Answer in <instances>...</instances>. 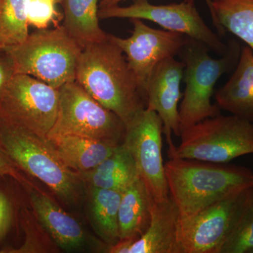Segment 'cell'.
Listing matches in <instances>:
<instances>
[{
  "label": "cell",
  "instance_id": "6da1fadb",
  "mask_svg": "<svg viewBox=\"0 0 253 253\" xmlns=\"http://www.w3.org/2000/svg\"><path fill=\"white\" fill-rule=\"evenodd\" d=\"M76 81L125 126L146 109V98L122 50L108 37L82 51Z\"/></svg>",
  "mask_w": 253,
  "mask_h": 253
},
{
  "label": "cell",
  "instance_id": "7a4b0ae2",
  "mask_svg": "<svg viewBox=\"0 0 253 253\" xmlns=\"http://www.w3.org/2000/svg\"><path fill=\"white\" fill-rule=\"evenodd\" d=\"M168 157L165 172L169 195L180 217L193 215L231 193L253 186V170L245 166Z\"/></svg>",
  "mask_w": 253,
  "mask_h": 253
},
{
  "label": "cell",
  "instance_id": "3957f363",
  "mask_svg": "<svg viewBox=\"0 0 253 253\" xmlns=\"http://www.w3.org/2000/svg\"><path fill=\"white\" fill-rule=\"evenodd\" d=\"M0 151L11 163L44 183L65 204L81 198L79 172L60 159L47 137H42L0 118Z\"/></svg>",
  "mask_w": 253,
  "mask_h": 253
},
{
  "label": "cell",
  "instance_id": "277c9868",
  "mask_svg": "<svg viewBox=\"0 0 253 253\" xmlns=\"http://www.w3.org/2000/svg\"><path fill=\"white\" fill-rule=\"evenodd\" d=\"M226 53L219 59L209 54L211 49L201 42L189 38L178 56L184 63L186 87L179 107L180 132L207 118L221 114V109L211 101L214 88L224 73L236 68L241 46L229 40Z\"/></svg>",
  "mask_w": 253,
  "mask_h": 253
},
{
  "label": "cell",
  "instance_id": "5b68a950",
  "mask_svg": "<svg viewBox=\"0 0 253 253\" xmlns=\"http://www.w3.org/2000/svg\"><path fill=\"white\" fill-rule=\"evenodd\" d=\"M4 50L12 60L16 74L31 76L59 89L76 81L83 48L61 25L54 29L39 30L23 42Z\"/></svg>",
  "mask_w": 253,
  "mask_h": 253
},
{
  "label": "cell",
  "instance_id": "8992f818",
  "mask_svg": "<svg viewBox=\"0 0 253 253\" xmlns=\"http://www.w3.org/2000/svg\"><path fill=\"white\" fill-rule=\"evenodd\" d=\"M180 143L168 142V156L205 162L229 163L253 154V122L219 114L181 131Z\"/></svg>",
  "mask_w": 253,
  "mask_h": 253
},
{
  "label": "cell",
  "instance_id": "52a82bcc",
  "mask_svg": "<svg viewBox=\"0 0 253 253\" xmlns=\"http://www.w3.org/2000/svg\"><path fill=\"white\" fill-rule=\"evenodd\" d=\"M57 117L49 134H74L121 144L126 126L116 113L106 109L76 81L59 89Z\"/></svg>",
  "mask_w": 253,
  "mask_h": 253
},
{
  "label": "cell",
  "instance_id": "ba28073f",
  "mask_svg": "<svg viewBox=\"0 0 253 253\" xmlns=\"http://www.w3.org/2000/svg\"><path fill=\"white\" fill-rule=\"evenodd\" d=\"M59 102V89L16 73L0 96V118L46 137L56 122Z\"/></svg>",
  "mask_w": 253,
  "mask_h": 253
},
{
  "label": "cell",
  "instance_id": "9c48e42d",
  "mask_svg": "<svg viewBox=\"0 0 253 253\" xmlns=\"http://www.w3.org/2000/svg\"><path fill=\"white\" fill-rule=\"evenodd\" d=\"M100 19L128 18L152 21L168 31L180 33L204 43L211 51L222 56L227 50L221 37L214 33L205 21L195 6L194 0L164 5L151 4L149 0H134L127 6H112L99 9Z\"/></svg>",
  "mask_w": 253,
  "mask_h": 253
},
{
  "label": "cell",
  "instance_id": "30bf717a",
  "mask_svg": "<svg viewBox=\"0 0 253 253\" xmlns=\"http://www.w3.org/2000/svg\"><path fill=\"white\" fill-rule=\"evenodd\" d=\"M249 189L231 193L193 215L179 216V253H221Z\"/></svg>",
  "mask_w": 253,
  "mask_h": 253
},
{
  "label": "cell",
  "instance_id": "8fae6325",
  "mask_svg": "<svg viewBox=\"0 0 253 253\" xmlns=\"http://www.w3.org/2000/svg\"><path fill=\"white\" fill-rule=\"evenodd\" d=\"M163 124L156 111L144 109L126 126L123 144L130 151L138 173L151 198L169 196L162 156Z\"/></svg>",
  "mask_w": 253,
  "mask_h": 253
},
{
  "label": "cell",
  "instance_id": "7c38bea8",
  "mask_svg": "<svg viewBox=\"0 0 253 253\" xmlns=\"http://www.w3.org/2000/svg\"><path fill=\"white\" fill-rule=\"evenodd\" d=\"M129 21L133 25L129 38H118L110 34L109 38L126 54V61L146 98L154 68L163 60L178 56L189 37L175 32L155 29L141 19Z\"/></svg>",
  "mask_w": 253,
  "mask_h": 253
},
{
  "label": "cell",
  "instance_id": "4fadbf2b",
  "mask_svg": "<svg viewBox=\"0 0 253 253\" xmlns=\"http://www.w3.org/2000/svg\"><path fill=\"white\" fill-rule=\"evenodd\" d=\"M184 63L174 57L158 63L150 78L146 93V109L156 111L163 124V134L167 142L172 141V134L180 136L179 103L183 94L181 82Z\"/></svg>",
  "mask_w": 253,
  "mask_h": 253
},
{
  "label": "cell",
  "instance_id": "5bb4252c",
  "mask_svg": "<svg viewBox=\"0 0 253 253\" xmlns=\"http://www.w3.org/2000/svg\"><path fill=\"white\" fill-rule=\"evenodd\" d=\"M179 210L170 196L152 199L151 219L146 231L128 247L127 253H179L176 232Z\"/></svg>",
  "mask_w": 253,
  "mask_h": 253
},
{
  "label": "cell",
  "instance_id": "9a60e30c",
  "mask_svg": "<svg viewBox=\"0 0 253 253\" xmlns=\"http://www.w3.org/2000/svg\"><path fill=\"white\" fill-rule=\"evenodd\" d=\"M215 99L221 110L253 122V51L249 46L241 48L234 73Z\"/></svg>",
  "mask_w": 253,
  "mask_h": 253
},
{
  "label": "cell",
  "instance_id": "2e32d148",
  "mask_svg": "<svg viewBox=\"0 0 253 253\" xmlns=\"http://www.w3.org/2000/svg\"><path fill=\"white\" fill-rule=\"evenodd\" d=\"M46 137L61 161L78 172L97 167L121 145L74 134H53Z\"/></svg>",
  "mask_w": 253,
  "mask_h": 253
},
{
  "label": "cell",
  "instance_id": "e0dca14e",
  "mask_svg": "<svg viewBox=\"0 0 253 253\" xmlns=\"http://www.w3.org/2000/svg\"><path fill=\"white\" fill-rule=\"evenodd\" d=\"M31 201L37 217L61 249H79L86 241L85 234L78 221L43 194L32 189Z\"/></svg>",
  "mask_w": 253,
  "mask_h": 253
},
{
  "label": "cell",
  "instance_id": "ac0fdd59",
  "mask_svg": "<svg viewBox=\"0 0 253 253\" xmlns=\"http://www.w3.org/2000/svg\"><path fill=\"white\" fill-rule=\"evenodd\" d=\"M151 198L140 177L123 191L118 209L120 240L136 239L149 226Z\"/></svg>",
  "mask_w": 253,
  "mask_h": 253
},
{
  "label": "cell",
  "instance_id": "d6986e66",
  "mask_svg": "<svg viewBox=\"0 0 253 253\" xmlns=\"http://www.w3.org/2000/svg\"><path fill=\"white\" fill-rule=\"evenodd\" d=\"M79 174L88 186L121 191L139 177L134 158L123 143L97 167Z\"/></svg>",
  "mask_w": 253,
  "mask_h": 253
},
{
  "label": "cell",
  "instance_id": "ffe728a7",
  "mask_svg": "<svg viewBox=\"0 0 253 253\" xmlns=\"http://www.w3.org/2000/svg\"><path fill=\"white\" fill-rule=\"evenodd\" d=\"M62 26L83 48L106 41L109 34L99 26L98 0H63Z\"/></svg>",
  "mask_w": 253,
  "mask_h": 253
},
{
  "label": "cell",
  "instance_id": "44dd1931",
  "mask_svg": "<svg viewBox=\"0 0 253 253\" xmlns=\"http://www.w3.org/2000/svg\"><path fill=\"white\" fill-rule=\"evenodd\" d=\"M212 9L217 34L232 33L253 51V0H212Z\"/></svg>",
  "mask_w": 253,
  "mask_h": 253
},
{
  "label": "cell",
  "instance_id": "7402d4cb",
  "mask_svg": "<svg viewBox=\"0 0 253 253\" xmlns=\"http://www.w3.org/2000/svg\"><path fill=\"white\" fill-rule=\"evenodd\" d=\"M89 216L96 232L108 246L120 241L118 209L123 191L88 186Z\"/></svg>",
  "mask_w": 253,
  "mask_h": 253
},
{
  "label": "cell",
  "instance_id": "603a6c76",
  "mask_svg": "<svg viewBox=\"0 0 253 253\" xmlns=\"http://www.w3.org/2000/svg\"><path fill=\"white\" fill-rule=\"evenodd\" d=\"M29 0H0V46L3 49L26 41Z\"/></svg>",
  "mask_w": 253,
  "mask_h": 253
},
{
  "label": "cell",
  "instance_id": "cb8c5ba5",
  "mask_svg": "<svg viewBox=\"0 0 253 253\" xmlns=\"http://www.w3.org/2000/svg\"><path fill=\"white\" fill-rule=\"evenodd\" d=\"M221 253H253V186L248 191Z\"/></svg>",
  "mask_w": 253,
  "mask_h": 253
},
{
  "label": "cell",
  "instance_id": "d4e9b609",
  "mask_svg": "<svg viewBox=\"0 0 253 253\" xmlns=\"http://www.w3.org/2000/svg\"><path fill=\"white\" fill-rule=\"evenodd\" d=\"M56 4L51 0H29L28 24L38 30H44L52 23L57 22L59 14Z\"/></svg>",
  "mask_w": 253,
  "mask_h": 253
},
{
  "label": "cell",
  "instance_id": "484cf974",
  "mask_svg": "<svg viewBox=\"0 0 253 253\" xmlns=\"http://www.w3.org/2000/svg\"><path fill=\"white\" fill-rule=\"evenodd\" d=\"M0 175L11 176L17 180L20 184L26 186V188L37 189L35 184H33L27 178H26V176L21 174L18 168L15 166L14 163H11L1 151H0Z\"/></svg>",
  "mask_w": 253,
  "mask_h": 253
},
{
  "label": "cell",
  "instance_id": "4316f807",
  "mask_svg": "<svg viewBox=\"0 0 253 253\" xmlns=\"http://www.w3.org/2000/svg\"><path fill=\"white\" fill-rule=\"evenodd\" d=\"M16 74L14 63L4 49L0 51V96Z\"/></svg>",
  "mask_w": 253,
  "mask_h": 253
},
{
  "label": "cell",
  "instance_id": "83f0119b",
  "mask_svg": "<svg viewBox=\"0 0 253 253\" xmlns=\"http://www.w3.org/2000/svg\"><path fill=\"white\" fill-rule=\"evenodd\" d=\"M12 218V210L9 200L0 191V241L9 230Z\"/></svg>",
  "mask_w": 253,
  "mask_h": 253
},
{
  "label": "cell",
  "instance_id": "f1b7e54d",
  "mask_svg": "<svg viewBox=\"0 0 253 253\" xmlns=\"http://www.w3.org/2000/svg\"><path fill=\"white\" fill-rule=\"evenodd\" d=\"M126 1V0H101L99 7V9L112 7V6H118L121 1Z\"/></svg>",
  "mask_w": 253,
  "mask_h": 253
},
{
  "label": "cell",
  "instance_id": "f546056e",
  "mask_svg": "<svg viewBox=\"0 0 253 253\" xmlns=\"http://www.w3.org/2000/svg\"><path fill=\"white\" fill-rule=\"evenodd\" d=\"M204 1H206V4H207L212 21L213 18H214V13H213L212 9V0H204Z\"/></svg>",
  "mask_w": 253,
  "mask_h": 253
},
{
  "label": "cell",
  "instance_id": "4dcf8cb0",
  "mask_svg": "<svg viewBox=\"0 0 253 253\" xmlns=\"http://www.w3.org/2000/svg\"><path fill=\"white\" fill-rule=\"evenodd\" d=\"M51 1H52L53 2H54L55 4H61V3H62V1L63 0H51Z\"/></svg>",
  "mask_w": 253,
  "mask_h": 253
},
{
  "label": "cell",
  "instance_id": "1f68e13d",
  "mask_svg": "<svg viewBox=\"0 0 253 253\" xmlns=\"http://www.w3.org/2000/svg\"><path fill=\"white\" fill-rule=\"evenodd\" d=\"M1 50H3V49H2V48L1 47V46H0V51H1Z\"/></svg>",
  "mask_w": 253,
  "mask_h": 253
}]
</instances>
